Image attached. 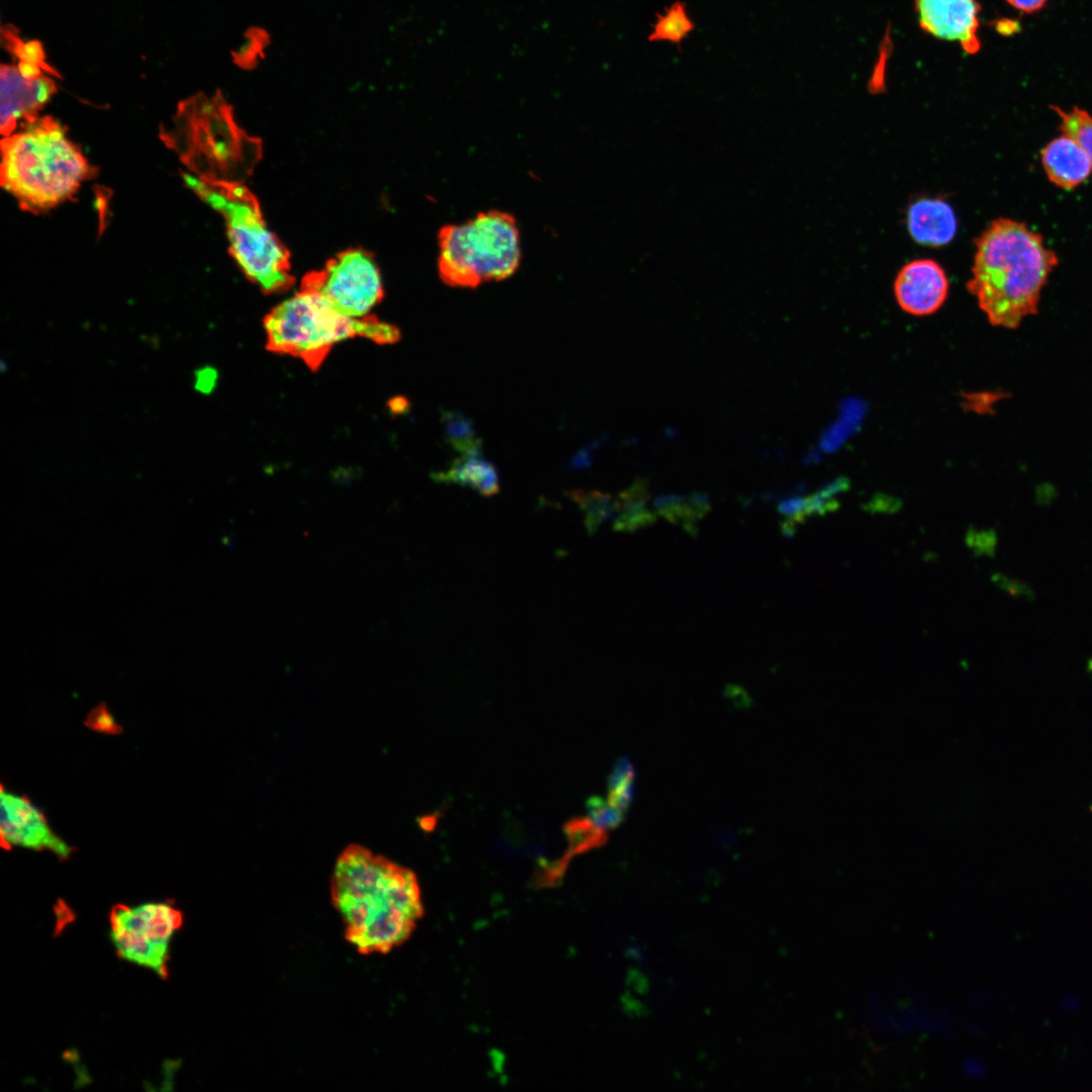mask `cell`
I'll return each instance as SVG.
<instances>
[{
  "label": "cell",
  "instance_id": "1f68e13d",
  "mask_svg": "<svg viewBox=\"0 0 1092 1092\" xmlns=\"http://www.w3.org/2000/svg\"><path fill=\"white\" fill-rule=\"evenodd\" d=\"M216 374L210 369H205L200 372V376L197 378V388L201 391L210 390L215 382Z\"/></svg>",
  "mask_w": 1092,
  "mask_h": 1092
},
{
  "label": "cell",
  "instance_id": "f546056e",
  "mask_svg": "<svg viewBox=\"0 0 1092 1092\" xmlns=\"http://www.w3.org/2000/svg\"><path fill=\"white\" fill-rule=\"evenodd\" d=\"M1014 8L1026 13H1031L1041 9L1048 0H1006Z\"/></svg>",
  "mask_w": 1092,
  "mask_h": 1092
},
{
  "label": "cell",
  "instance_id": "2e32d148",
  "mask_svg": "<svg viewBox=\"0 0 1092 1092\" xmlns=\"http://www.w3.org/2000/svg\"><path fill=\"white\" fill-rule=\"evenodd\" d=\"M432 476L438 482L469 486L484 496L496 494L500 488L496 468L481 451L460 454L447 469Z\"/></svg>",
  "mask_w": 1092,
  "mask_h": 1092
},
{
  "label": "cell",
  "instance_id": "7c38bea8",
  "mask_svg": "<svg viewBox=\"0 0 1092 1092\" xmlns=\"http://www.w3.org/2000/svg\"><path fill=\"white\" fill-rule=\"evenodd\" d=\"M948 279L942 266L932 259H916L905 264L894 281V294L905 312L924 316L937 311L947 298Z\"/></svg>",
  "mask_w": 1092,
  "mask_h": 1092
},
{
  "label": "cell",
  "instance_id": "8992f818",
  "mask_svg": "<svg viewBox=\"0 0 1092 1092\" xmlns=\"http://www.w3.org/2000/svg\"><path fill=\"white\" fill-rule=\"evenodd\" d=\"M185 180L224 217L231 252L245 275L267 293L288 289L293 283L288 253L268 229L255 196L242 183L190 175Z\"/></svg>",
  "mask_w": 1092,
  "mask_h": 1092
},
{
  "label": "cell",
  "instance_id": "8fae6325",
  "mask_svg": "<svg viewBox=\"0 0 1092 1092\" xmlns=\"http://www.w3.org/2000/svg\"><path fill=\"white\" fill-rule=\"evenodd\" d=\"M921 28L933 36L957 41L968 54L981 48L977 0H915Z\"/></svg>",
  "mask_w": 1092,
  "mask_h": 1092
},
{
  "label": "cell",
  "instance_id": "603a6c76",
  "mask_svg": "<svg viewBox=\"0 0 1092 1092\" xmlns=\"http://www.w3.org/2000/svg\"><path fill=\"white\" fill-rule=\"evenodd\" d=\"M1051 108L1060 118V130L1075 139L1087 152L1092 163V115L1077 106L1064 110L1059 106Z\"/></svg>",
  "mask_w": 1092,
  "mask_h": 1092
},
{
  "label": "cell",
  "instance_id": "ffe728a7",
  "mask_svg": "<svg viewBox=\"0 0 1092 1092\" xmlns=\"http://www.w3.org/2000/svg\"><path fill=\"white\" fill-rule=\"evenodd\" d=\"M654 512L672 524H680L691 535H696L697 523L702 520L696 507L689 495L663 494L657 496L654 502Z\"/></svg>",
  "mask_w": 1092,
  "mask_h": 1092
},
{
  "label": "cell",
  "instance_id": "ba28073f",
  "mask_svg": "<svg viewBox=\"0 0 1092 1092\" xmlns=\"http://www.w3.org/2000/svg\"><path fill=\"white\" fill-rule=\"evenodd\" d=\"M182 924L181 911L168 901L120 904L109 914V937L122 961L166 978L172 943Z\"/></svg>",
  "mask_w": 1092,
  "mask_h": 1092
},
{
  "label": "cell",
  "instance_id": "44dd1931",
  "mask_svg": "<svg viewBox=\"0 0 1092 1092\" xmlns=\"http://www.w3.org/2000/svg\"><path fill=\"white\" fill-rule=\"evenodd\" d=\"M636 770L632 761L621 757L608 778V801L626 814L634 798Z\"/></svg>",
  "mask_w": 1092,
  "mask_h": 1092
},
{
  "label": "cell",
  "instance_id": "9c48e42d",
  "mask_svg": "<svg viewBox=\"0 0 1092 1092\" xmlns=\"http://www.w3.org/2000/svg\"><path fill=\"white\" fill-rule=\"evenodd\" d=\"M301 288L315 291L340 313L354 318L368 315L383 297L379 270L360 250L339 254L324 269L308 274Z\"/></svg>",
  "mask_w": 1092,
  "mask_h": 1092
},
{
  "label": "cell",
  "instance_id": "52a82bcc",
  "mask_svg": "<svg viewBox=\"0 0 1092 1092\" xmlns=\"http://www.w3.org/2000/svg\"><path fill=\"white\" fill-rule=\"evenodd\" d=\"M263 326L269 351L299 358L316 371L337 343L368 339L372 315L348 317L321 294L301 288L271 309Z\"/></svg>",
  "mask_w": 1092,
  "mask_h": 1092
},
{
  "label": "cell",
  "instance_id": "d4e9b609",
  "mask_svg": "<svg viewBox=\"0 0 1092 1092\" xmlns=\"http://www.w3.org/2000/svg\"><path fill=\"white\" fill-rule=\"evenodd\" d=\"M586 810L588 819L604 830L619 826L625 817V813L600 796H593L587 800Z\"/></svg>",
  "mask_w": 1092,
  "mask_h": 1092
},
{
  "label": "cell",
  "instance_id": "f1b7e54d",
  "mask_svg": "<svg viewBox=\"0 0 1092 1092\" xmlns=\"http://www.w3.org/2000/svg\"><path fill=\"white\" fill-rule=\"evenodd\" d=\"M899 509L900 503L889 496H876L866 506V510L872 513H893Z\"/></svg>",
  "mask_w": 1092,
  "mask_h": 1092
},
{
  "label": "cell",
  "instance_id": "83f0119b",
  "mask_svg": "<svg viewBox=\"0 0 1092 1092\" xmlns=\"http://www.w3.org/2000/svg\"><path fill=\"white\" fill-rule=\"evenodd\" d=\"M994 537L986 531H978L971 528L966 536L968 546L976 553H986L992 549Z\"/></svg>",
  "mask_w": 1092,
  "mask_h": 1092
},
{
  "label": "cell",
  "instance_id": "4316f807",
  "mask_svg": "<svg viewBox=\"0 0 1092 1092\" xmlns=\"http://www.w3.org/2000/svg\"><path fill=\"white\" fill-rule=\"evenodd\" d=\"M84 724L90 730L101 734L117 735L122 732V727L116 722L105 703H100L92 708L88 712Z\"/></svg>",
  "mask_w": 1092,
  "mask_h": 1092
},
{
  "label": "cell",
  "instance_id": "7402d4cb",
  "mask_svg": "<svg viewBox=\"0 0 1092 1092\" xmlns=\"http://www.w3.org/2000/svg\"><path fill=\"white\" fill-rule=\"evenodd\" d=\"M443 418L446 439L457 452L466 454L481 451V441L469 419L461 413L451 411H446Z\"/></svg>",
  "mask_w": 1092,
  "mask_h": 1092
},
{
  "label": "cell",
  "instance_id": "9a60e30c",
  "mask_svg": "<svg viewBox=\"0 0 1092 1092\" xmlns=\"http://www.w3.org/2000/svg\"><path fill=\"white\" fill-rule=\"evenodd\" d=\"M907 229L918 244L942 247L949 244L958 229L952 207L940 198H920L907 210Z\"/></svg>",
  "mask_w": 1092,
  "mask_h": 1092
},
{
  "label": "cell",
  "instance_id": "277c9868",
  "mask_svg": "<svg viewBox=\"0 0 1092 1092\" xmlns=\"http://www.w3.org/2000/svg\"><path fill=\"white\" fill-rule=\"evenodd\" d=\"M173 123L165 139L202 181L242 183L259 160V142L238 126L219 93L181 101Z\"/></svg>",
  "mask_w": 1092,
  "mask_h": 1092
},
{
  "label": "cell",
  "instance_id": "3957f363",
  "mask_svg": "<svg viewBox=\"0 0 1092 1092\" xmlns=\"http://www.w3.org/2000/svg\"><path fill=\"white\" fill-rule=\"evenodd\" d=\"M91 166L52 116H36L1 142V185L24 210L39 212L70 199Z\"/></svg>",
  "mask_w": 1092,
  "mask_h": 1092
},
{
  "label": "cell",
  "instance_id": "d6986e66",
  "mask_svg": "<svg viewBox=\"0 0 1092 1092\" xmlns=\"http://www.w3.org/2000/svg\"><path fill=\"white\" fill-rule=\"evenodd\" d=\"M2 46L18 61L33 63L39 66L47 74L61 78L58 71L47 62L42 43L36 39L23 40L17 28L11 24L1 27Z\"/></svg>",
  "mask_w": 1092,
  "mask_h": 1092
},
{
  "label": "cell",
  "instance_id": "ac0fdd59",
  "mask_svg": "<svg viewBox=\"0 0 1092 1092\" xmlns=\"http://www.w3.org/2000/svg\"><path fill=\"white\" fill-rule=\"evenodd\" d=\"M567 495L582 511L588 536L596 534L600 526L615 515V499L607 492L574 489Z\"/></svg>",
  "mask_w": 1092,
  "mask_h": 1092
},
{
  "label": "cell",
  "instance_id": "4dcf8cb0",
  "mask_svg": "<svg viewBox=\"0 0 1092 1092\" xmlns=\"http://www.w3.org/2000/svg\"><path fill=\"white\" fill-rule=\"evenodd\" d=\"M16 67H17L19 73L21 74V76L23 78L27 79V80L36 79V78L42 76L43 72H44L39 66H37V65H35L33 63L24 62V61H18V64H17Z\"/></svg>",
  "mask_w": 1092,
  "mask_h": 1092
},
{
  "label": "cell",
  "instance_id": "484cf974",
  "mask_svg": "<svg viewBox=\"0 0 1092 1092\" xmlns=\"http://www.w3.org/2000/svg\"><path fill=\"white\" fill-rule=\"evenodd\" d=\"M265 42L266 36L264 33L259 31L247 32L234 52L235 63L244 68H250L258 61Z\"/></svg>",
  "mask_w": 1092,
  "mask_h": 1092
},
{
  "label": "cell",
  "instance_id": "cb8c5ba5",
  "mask_svg": "<svg viewBox=\"0 0 1092 1092\" xmlns=\"http://www.w3.org/2000/svg\"><path fill=\"white\" fill-rule=\"evenodd\" d=\"M693 27V22L688 17L685 7L676 2L664 15L658 17L649 39L679 42Z\"/></svg>",
  "mask_w": 1092,
  "mask_h": 1092
},
{
  "label": "cell",
  "instance_id": "30bf717a",
  "mask_svg": "<svg viewBox=\"0 0 1092 1092\" xmlns=\"http://www.w3.org/2000/svg\"><path fill=\"white\" fill-rule=\"evenodd\" d=\"M1 845L48 850L60 859L68 858L73 847L50 827L43 813L25 796L1 789Z\"/></svg>",
  "mask_w": 1092,
  "mask_h": 1092
},
{
  "label": "cell",
  "instance_id": "e0dca14e",
  "mask_svg": "<svg viewBox=\"0 0 1092 1092\" xmlns=\"http://www.w3.org/2000/svg\"><path fill=\"white\" fill-rule=\"evenodd\" d=\"M648 500L647 480L636 478L615 499L613 529L617 532L633 533L654 524L657 514L648 510Z\"/></svg>",
  "mask_w": 1092,
  "mask_h": 1092
},
{
  "label": "cell",
  "instance_id": "7a4b0ae2",
  "mask_svg": "<svg viewBox=\"0 0 1092 1092\" xmlns=\"http://www.w3.org/2000/svg\"><path fill=\"white\" fill-rule=\"evenodd\" d=\"M975 246L967 288L991 325L1014 329L1025 316L1036 313L1058 256L1040 234L1006 217L992 220Z\"/></svg>",
  "mask_w": 1092,
  "mask_h": 1092
},
{
  "label": "cell",
  "instance_id": "5bb4252c",
  "mask_svg": "<svg viewBox=\"0 0 1092 1092\" xmlns=\"http://www.w3.org/2000/svg\"><path fill=\"white\" fill-rule=\"evenodd\" d=\"M1040 158L1048 179L1066 190L1081 185L1092 172L1087 152L1066 133L1049 142L1040 151Z\"/></svg>",
  "mask_w": 1092,
  "mask_h": 1092
},
{
  "label": "cell",
  "instance_id": "6da1fadb",
  "mask_svg": "<svg viewBox=\"0 0 1092 1092\" xmlns=\"http://www.w3.org/2000/svg\"><path fill=\"white\" fill-rule=\"evenodd\" d=\"M330 890L346 940L365 956L401 945L424 912L413 871L359 844L338 856Z\"/></svg>",
  "mask_w": 1092,
  "mask_h": 1092
},
{
  "label": "cell",
  "instance_id": "5b68a950",
  "mask_svg": "<svg viewBox=\"0 0 1092 1092\" xmlns=\"http://www.w3.org/2000/svg\"><path fill=\"white\" fill-rule=\"evenodd\" d=\"M438 274L451 287L476 288L510 278L522 261L516 217L504 210L480 211L438 232Z\"/></svg>",
  "mask_w": 1092,
  "mask_h": 1092
},
{
  "label": "cell",
  "instance_id": "4fadbf2b",
  "mask_svg": "<svg viewBox=\"0 0 1092 1092\" xmlns=\"http://www.w3.org/2000/svg\"><path fill=\"white\" fill-rule=\"evenodd\" d=\"M0 129L3 136L36 116L57 91L56 82L42 75L33 80L21 76L16 66L1 65Z\"/></svg>",
  "mask_w": 1092,
  "mask_h": 1092
}]
</instances>
